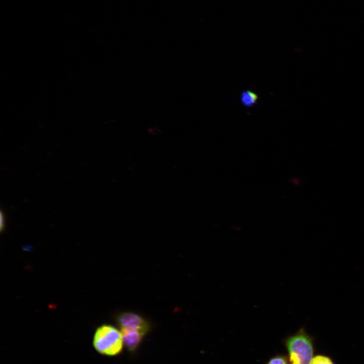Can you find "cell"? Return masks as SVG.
Segmentation results:
<instances>
[{
    "instance_id": "1",
    "label": "cell",
    "mask_w": 364,
    "mask_h": 364,
    "mask_svg": "<svg viewBox=\"0 0 364 364\" xmlns=\"http://www.w3.org/2000/svg\"><path fill=\"white\" fill-rule=\"evenodd\" d=\"M313 339L305 329L288 337L285 345L288 352L289 364H309L313 354Z\"/></svg>"
},
{
    "instance_id": "2",
    "label": "cell",
    "mask_w": 364,
    "mask_h": 364,
    "mask_svg": "<svg viewBox=\"0 0 364 364\" xmlns=\"http://www.w3.org/2000/svg\"><path fill=\"white\" fill-rule=\"evenodd\" d=\"M123 341L120 331L115 327L104 325L98 328L93 339V345L100 353L115 356L121 352Z\"/></svg>"
},
{
    "instance_id": "3",
    "label": "cell",
    "mask_w": 364,
    "mask_h": 364,
    "mask_svg": "<svg viewBox=\"0 0 364 364\" xmlns=\"http://www.w3.org/2000/svg\"><path fill=\"white\" fill-rule=\"evenodd\" d=\"M117 322L121 331H134L145 335L149 329L148 323L141 316L131 312H124L118 317Z\"/></svg>"
},
{
    "instance_id": "4",
    "label": "cell",
    "mask_w": 364,
    "mask_h": 364,
    "mask_svg": "<svg viewBox=\"0 0 364 364\" xmlns=\"http://www.w3.org/2000/svg\"><path fill=\"white\" fill-rule=\"evenodd\" d=\"M124 345L130 351H133L138 347L145 334L134 331H120Z\"/></svg>"
},
{
    "instance_id": "5",
    "label": "cell",
    "mask_w": 364,
    "mask_h": 364,
    "mask_svg": "<svg viewBox=\"0 0 364 364\" xmlns=\"http://www.w3.org/2000/svg\"><path fill=\"white\" fill-rule=\"evenodd\" d=\"M258 95L250 90H244L240 95V100L242 104L246 107H252L257 102Z\"/></svg>"
},
{
    "instance_id": "6",
    "label": "cell",
    "mask_w": 364,
    "mask_h": 364,
    "mask_svg": "<svg viewBox=\"0 0 364 364\" xmlns=\"http://www.w3.org/2000/svg\"><path fill=\"white\" fill-rule=\"evenodd\" d=\"M309 364H334V363L328 356L317 355L312 358Z\"/></svg>"
},
{
    "instance_id": "7",
    "label": "cell",
    "mask_w": 364,
    "mask_h": 364,
    "mask_svg": "<svg viewBox=\"0 0 364 364\" xmlns=\"http://www.w3.org/2000/svg\"><path fill=\"white\" fill-rule=\"evenodd\" d=\"M266 364H289L288 358L284 355H278L269 359Z\"/></svg>"
},
{
    "instance_id": "8",
    "label": "cell",
    "mask_w": 364,
    "mask_h": 364,
    "mask_svg": "<svg viewBox=\"0 0 364 364\" xmlns=\"http://www.w3.org/2000/svg\"><path fill=\"white\" fill-rule=\"evenodd\" d=\"M5 227V215L3 211L1 209L0 212V229L1 231H3Z\"/></svg>"
}]
</instances>
